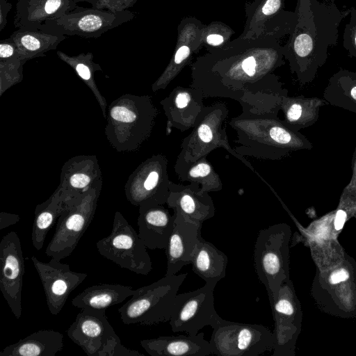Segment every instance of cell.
Masks as SVG:
<instances>
[{
	"label": "cell",
	"mask_w": 356,
	"mask_h": 356,
	"mask_svg": "<svg viewBox=\"0 0 356 356\" xmlns=\"http://www.w3.org/2000/svg\"><path fill=\"white\" fill-rule=\"evenodd\" d=\"M234 31L222 22H213L204 25L202 33L203 45L211 47L208 51L220 47L231 41Z\"/></svg>",
	"instance_id": "33"
},
{
	"label": "cell",
	"mask_w": 356,
	"mask_h": 356,
	"mask_svg": "<svg viewBox=\"0 0 356 356\" xmlns=\"http://www.w3.org/2000/svg\"><path fill=\"white\" fill-rule=\"evenodd\" d=\"M63 348L62 333L41 330L6 346L0 352V356H56Z\"/></svg>",
	"instance_id": "25"
},
{
	"label": "cell",
	"mask_w": 356,
	"mask_h": 356,
	"mask_svg": "<svg viewBox=\"0 0 356 356\" xmlns=\"http://www.w3.org/2000/svg\"><path fill=\"white\" fill-rule=\"evenodd\" d=\"M325 104L327 103L323 98L287 95L282 99L280 110L283 113L284 123L291 129L300 131L318 121L320 108Z\"/></svg>",
	"instance_id": "26"
},
{
	"label": "cell",
	"mask_w": 356,
	"mask_h": 356,
	"mask_svg": "<svg viewBox=\"0 0 356 356\" xmlns=\"http://www.w3.org/2000/svg\"><path fill=\"white\" fill-rule=\"evenodd\" d=\"M24 259L21 242L15 232L3 236L0 242V290L17 318L22 313V292Z\"/></svg>",
	"instance_id": "14"
},
{
	"label": "cell",
	"mask_w": 356,
	"mask_h": 356,
	"mask_svg": "<svg viewBox=\"0 0 356 356\" xmlns=\"http://www.w3.org/2000/svg\"><path fill=\"white\" fill-rule=\"evenodd\" d=\"M212 355L258 356L274 348V334L266 326L222 319L209 341Z\"/></svg>",
	"instance_id": "8"
},
{
	"label": "cell",
	"mask_w": 356,
	"mask_h": 356,
	"mask_svg": "<svg viewBox=\"0 0 356 356\" xmlns=\"http://www.w3.org/2000/svg\"><path fill=\"white\" fill-rule=\"evenodd\" d=\"M187 273L165 275L158 281L136 289L118 309L125 325H151L169 321L175 307L177 292Z\"/></svg>",
	"instance_id": "4"
},
{
	"label": "cell",
	"mask_w": 356,
	"mask_h": 356,
	"mask_svg": "<svg viewBox=\"0 0 356 356\" xmlns=\"http://www.w3.org/2000/svg\"><path fill=\"white\" fill-rule=\"evenodd\" d=\"M12 7V4L7 0H0V32L5 28L8 22V13Z\"/></svg>",
	"instance_id": "37"
},
{
	"label": "cell",
	"mask_w": 356,
	"mask_h": 356,
	"mask_svg": "<svg viewBox=\"0 0 356 356\" xmlns=\"http://www.w3.org/2000/svg\"><path fill=\"white\" fill-rule=\"evenodd\" d=\"M204 95L201 89L177 86L161 102L167 118V131L172 129L187 131L195 126L204 107Z\"/></svg>",
	"instance_id": "18"
},
{
	"label": "cell",
	"mask_w": 356,
	"mask_h": 356,
	"mask_svg": "<svg viewBox=\"0 0 356 356\" xmlns=\"http://www.w3.org/2000/svg\"><path fill=\"white\" fill-rule=\"evenodd\" d=\"M167 204L173 211L197 224L214 216L216 208L209 193L200 194L188 184H177L171 181Z\"/></svg>",
	"instance_id": "22"
},
{
	"label": "cell",
	"mask_w": 356,
	"mask_h": 356,
	"mask_svg": "<svg viewBox=\"0 0 356 356\" xmlns=\"http://www.w3.org/2000/svg\"><path fill=\"white\" fill-rule=\"evenodd\" d=\"M96 247L102 256L136 274L146 275L152 269L147 248L119 211L115 213L111 233L99 239Z\"/></svg>",
	"instance_id": "7"
},
{
	"label": "cell",
	"mask_w": 356,
	"mask_h": 356,
	"mask_svg": "<svg viewBox=\"0 0 356 356\" xmlns=\"http://www.w3.org/2000/svg\"><path fill=\"white\" fill-rule=\"evenodd\" d=\"M296 19L289 38L283 46L284 59L301 86L311 83L337 44L339 28L350 14L334 0H298Z\"/></svg>",
	"instance_id": "2"
},
{
	"label": "cell",
	"mask_w": 356,
	"mask_h": 356,
	"mask_svg": "<svg viewBox=\"0 0 356 356\" xmlns=\"http://www.w3.org/2000/svg\"><path fill=\"white\" fill-rule=\"evenodd\" d=\"M19 220L17 215L7 213H1L0 217V229H3L10 225L16 224Z\"/></svg>",
	"instance_id": "38"
},
{
	"label": "cell",
	"mask_w": 356,
	"mask_h": 356,
	"mask_svg": "<svg viewBox=\"0 0 356 356\" xmlns=\"http://www.w3.org/2000/svg\"><path fill=\"white\" fill-rule=\"evenodd\" d=\"M229 125L236 134L234 149L243 157L280 160L300 150L312 149V143L300 131L289 128L278 113L244 112L232 118Z\"/></svg>",
	"instance_id": "3"
},
{
	"label": "cell",
	"mask_w": 356,
	"mask_h": 356,
	"mask_svg": "<svg viewBox=\"0 0 356 356\" xmlns=\"http://www.w3.org/2000/svg\"><path fill=\"white\" fill-rule=\"evenodd\" d=\"M214 288L205 284L195 291L177 293L175 307L169 321L174 332L196 335L205 326L213 329L218 325L222 318L215 309Z\"/></svg>",
	"instance_id": "12"
},
{
	"label": "cell",
	"mask_w": 356,
	"mask_h": 356,
	"mask_svg": "<svg viewBox=\"0 0 356 356\" xmlns=\"http://www.w3.org/2000/svg\"><path fill=\"white\" fill-rule=\"evenodd\" d=\"M90 181V178L86 174L77 173L73 175L70 179V185L76 191V196L79 197L77 190L83 189L87 187Z\"/></svg>",
	"instance_id": "36"
},
{
	"label": "cell",
	"mask_w": 356,
	"mask_h": 356,
	"mask_svg": "<svg viewBox=\"0 0 356 356\" xmlns=\"http://www.w3.org/2000/svg\"><path fill=\"white\" fill-rule=\"evenodd\" d=\"M96 203L97 196L90 193L64 207L46 248L47 257L61 261L72 253L92 220Z\"/></svg>",
	"instance_id": "9"
},
{
	"label": "cell",
	"mask_w": 356,
	"mask_h": 356,
	"mask_svg": "<svg viewBox=\"0 0 356 356\" xmlns=\"http://www.w3.org/2000/svg\"><path fill=\"white\" fill-rule=\"evenodd\" d=\"M176 213H170L163 204L139 206L138 235L150 250H165L173 230Z\"/></svg>",
	"instance_id": "21"
},
{
	"label": "cell",
	"mask_w": 356,
	"mask_h": 356,
	"mask_svg": "<svg viewBox=\"0 0 356 356\" xmlns=\"http://www.w3.org/2000/svg\"><path fill=\"white\" fill-rule=\"evenodd\" d=\"M167 166L168 160L162 154L147 161L142 169L140 183L129 193V200L136 206L166 204L171 183Z\"/></svg>",
	"instance_id": "17"
},
{
	"label": "cell",
	"mask_w": 356,
	"mask_h": 356,
	"mask_svg": "<svg viewBox=\"0 0 356 356\" xmlns=\"http://www.w3.org/2000/svg\"><path fill=\"white\" fill-rule=\"evenodd\" d=\"M136 289L120 284L102 283L85 289L75 296L73 306L79 309L106 310L132 296Z\"/></svg>",
	"instance_id": "27"
},
{
	"label": "cell",
	"mask_w": 356,
	"mask_h": 356,
	"mask_svg": "<svg viewBox=\"0 0 356 356\" xmlns=\"http://www.w3.org/2000/svg\"><path fill=\"white\" fill-rule=\"evenodd\" d=\"M78 6L74 0H18L13 24L17 29L40 30L47 22L58 19Z\"/></svg>",
	"instance_id": "20"
},
{
	"label": "cell",
	"mask_w": 356,
	"mask_h": 356,
	"mask_svg": "<svg viewBox=\"0 0 356 356\" xmlns=\"http://www.w3.org/2000/svg\"><path fill=\"white\" fill-rule=\"evenodd\" d=\"M245 8L247 19L240 37L279 40L291 33L296 13L284 10V0H254L246 3Z\"/></svg>",
	"instance_id": "13"
},
{
	"label": "cell",
	"mask_w": 356,
	"mask_h": 356,
	"mask_svg": "<svg viewBox=\"0 0 356 356\" xmlns=\"http://www.w3.org/2000/svg\"><path fill=\"white\" fill-rule=\"evenodd\" d=\"M15 42L22 61L44 56L45 53L54 50L66 39V35L47 33L41 30L17 29L10 37Z\"/></svg>",
	"instance_id": "29"
},
{
	"label": "cell",
	"mask_w": 356,
	"mask_h": 356,
	"mask_svg": "<svg viewBox=\"0 0 356 356\" xmlns=\"http://www.w3.org/2000/svg\"><path fill=\"white\" fill-rule=\"evenodd\" d=\"M346 219V212L341 209L338 210L334 220V227L337 230H339L343 228Z\"/></svg>",
	"instance_id": "40"
},
{
	"label": "cell",
	"mask_w": 356,
	"mask_h": 356,
	"mask_svg": "<svg viewBox=\"0 0 356 356\" xmlns=\"http://www.w3.org/2000/svg\"><path fill=\"white\" fill-rule=\"evenodd\" d=\"M68 337L88 356H139L121 343L106 310L81 309L67 330Z\"/></svg>",
	"instance_id": "6"
},
{
	"label": "cell",
	"mask_w": 356,
	"mask_h": 356,
	"mask_svg": "<svg viewBox=\"0 0 356 356\" xmlns=\"http://www.w3.org/2000/svg\"><path fill=\"white\" fill-rule=\"evenodd\" d=\"M136 15L129 10L113 13L78 6L58 19L47 22L40 30L64 35L97 38L106 31L132 20Z\"/></svg>",
	"instance_id": "10"
},
{
	"label": "cell",
	"mask_w": 356,
	"mask_h": 356,
	"mask_svg": "<svg viewBox=\"0 0 356 356\" xmlns=\"http://www.w3.org/2000/svg\"><path fill=\"white\" fill-rule=\"evenodd\" d=\"M349 274L348 271L343 268L335 270L330 276V282L331 284H337L341 282L346 281L348 279Z\"/></svg>",
	"instance_id": "39"
},
{
	"label": "cell",
	"mask_w": 356,
	"mask_h": 356,
	"mask_svg": "<svg viewBox=\"0 0 356 356\" xmlns=\"http://www.w3.org/2000/svg\"><path fill=\"white\" fill-rule=\"evenodd\" d=\"M352 179L356 181V175L355 176H353V179Z\"/></svg>",
	"instance_id": "41"
},
{
	"label": "cell",
	"mask_w": 356,
	"mask_h": 356,
	"mask_svg": "<svg viewBox=\"0 0 356 356\" xmlns=\"http://www.w3.org/2000/svg\"><path fill=\"white\" fill-rule=\"evenodd\" d=\"M229 110L225 103L205 106L192 131L183 139L180 152L187 161H195L207 157L214 149L223 148L255 172L250 163L238 154L229 145L225 126Z\"/></svg>",
	"instance_id": "5"
},
{
	"label": "cell",
	"mask_w": 356,
	"mask_h": 356,
	"mask_svg": "<svg viewBox=\"0 0 356 356\" xmlns=\"http://www.w3.org/2000/svg\"><path fill=\"white\" fill-rule=\"evenodd\" d=\"M323 97L327 104L356 113V72L340 69L330 78Z\"/></svg>",
	"instance_id": "30"
},
{
	"label": "cell",
	"mask_w": 356,
	"mask_h": 356,
	"mask_svg": "<svg viewBox=\"0 0 356 356\" xmlns=\"http://www.w3.org/2000/svg\"><path fill=\"white\" fill-rule=\"evenodd\" d=\"M285 236L284 227L275 225L261 229L255 241L254 266L268 297L277 294L285 277Z\"/></svg>",
	"instance_id": "11"
},
{
	"label": "cell",
	"mask_w": 356,
	"mask_h": 356,
	"mask_svg": "<svg viewBox=\"0 0 356 356\" xmlns=\"http://www.w3.org/2000/svg\"><path fill=\"white\" fill-rule=\"evenodd\" d=\"M350 20L346 24L343 34V46L350 58L356 59V8L350 9Z\"/></svg>",
	"instance_id": "34"
},
{
	"label": "cell",
	"mask_w": 356,
	"mask_h": 356,
	"mask_svg": "<svg viewBox=\"0 0 356 356\" xmlns=\"http://www.w3.org/2000/svg\"><path fill=\"white\" fill-rule=\"evenodd\" d=\"M227 257L213 243L201 238L191 264L193 271L206 284L216 286L226 275Z\"/></svg>",
	"instance_id": "28"
},
{
	"label": "cell",
	"mask_w": 356,
	"mask_h": 356,
	"mask_svg": "<svg viewBox=\"0 0 356 356\" xmlns=\"http://www.w3.org/2000/svg\"><path fill=\"white\" fill-rule=\"evenodd\" d=\"M284 64L279 40L238 36L196 58L191 86L201 89L204 98L235 100L244 112L278 113L288 90L275 71Z\"/></svg>",
	"instance_id": "1"
},
{
	"label": "cell",
	"mask_w": 356,
	"mask_h": 356,
	"mask_svg": "<svg viewBox=\"0 0 356 356\" xmlns=\"http://www.w3.org/2000/svg\"><path fill=\"white\" fill-rule=\"evenodd\" d=\"M141 347L152 356H208L212 355L210 342L204 333L196 335L161 336L143 339Z\"/></svg>",
	"instance_id": "23"
},
{
	"label": "cell",
	"mask_w": 356,
	"mask_h": 356,
	"mask_svg": "<svg viewBox=\"0 0 356 356\" xmlns=\"http://www.w3.org/2000/svg\"><path fill=\"white\" fill-rule=\"evenodd\" d=\"M174 169L180 181H188V185L200 194L218 192L222 188L220 175L207 157L195 161H187L180 152Z\"/></svg>",
	"instance_id": "24"
},
{
	"label": "cell",
	"mask_w": 356,
	"mask_h": 356,
	"mask_svg": "<svg viewBox=\"0 0 356 356\" xmlns=\"http://www.w3.org/2000/svg\"><path fill=\"white\" fill-rule=\"evenodd\" d=\"M63 209V202L57 194L37 207L31 232L32 244L37 250L42 248L48 232Z\"/></svg>",
	"instance_id": "31"
},
{
	"label": "cell",
	"mask_w": 356,
	"mask_h": 356,
	"mask_svg": "<svg viewBox=\"0 0 356 356\" xmlns=\"http://www.w3.org/2000/svg\"><path fill=\"white\" fill-rule=\"evenodd\" d=\"M204 25L194 17L183 19L177 28V40L174 54L163 72L153 84L154 91L165 89L191 63L193 55L203 45L202 33Z\"/></svg>",
	"instance_id": "16"
},
{
	"label": "cell",
	"mask_w": 356,
	"mask_h": 356,
	"mask_svg": "<svg viewBox=\"0 0 356 356\" xmlns=\"http://www.w3.org/2000/svg\"><path fill=\"white\" fill-rule=\"evenodd\" d=\"M202 225L176 213L174 228L165 249L167 257L165 275H176L184 266L191 264L196 248L202 238Z\"/></svg>",
	"instance_id": "19"
},
{
	"label": "cell",
	"mask_w": 356,
	"mask_h": 356,
	"mask_svg": "<svg viewBox=\"0 0 356 356\" xmlns=\"http://www.w3.org/2000/svg\"><path fill=\"white\" fill-rule=\"evenodd\" d=\"M56 54L62 60L73 67L77 74L86 81H90L93 73L96 70H101L100 66L93 61V54L91 52L70 56L63 51H57Z\"/></svg>",
	"instance_id": "32"
},
{
	"label": "cell",
	"mask_w": 356,
	"mask_h": 356,
	"mask_svg": "<svg viewBox=\"0 0 356 356\" xmlns=\"http://www.w3.org/2000/svg\"><path fill=\"white\" fill-rule=\"evenodd\" d=\"M138 0H74L79 2H88L92 8L104 9L113 13L121 12L132 8Z\"/></svg>",
	"instance_id": "35"
},
{
	"label": "cell",
	"mask_w": 356,
	"mask_h": 356,
	"mask_svg": "<svg viewBox=\"0 0 356 356\" xmlns=\"http://www.w3.org/2000/svg\"><path fill=\"white\" fill-rule=\"evenodd\" d=\"M44 289L47 305L52 315L58 314L70 294L87 277L85 273L74 272L70 266L51 258L44 262L31 258Z\"/></svg>",
	"instance_id": "15"
}]
</instances>
